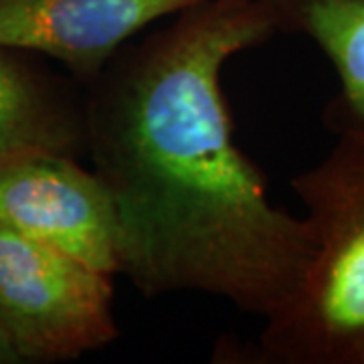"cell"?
I'll use <instances>...</instances> for the list:
<instances>
[{
    "mask_svg": "<svg viewBox=\"0 0 364 364\" xmlns=\"http://www.w3.org/2000/svg\"><path fill=\"white\" fill-rule=\"evenodd\" d=\"M124 45L83 95L85 154L117 219L119 275L146 298L196 291L267 318L312 231L269 200L235 142L223 67L277 33L265 0H203Z\"/></svg>",
    "mask_w": 364,
    "mask_h": 364,
    "instance_id": "obj_1",
    "label": "cell"
},
{
    "mask_svg": "<svg viewBox=\"0 0 364 364\" xmlns=\"http://www.w3.org/2000/svg\"><path fill=\"white\" fill-rule=\"evenodd\" d=\"M314 251L291 296L265 318L261 354L282 364H364V134L338 132L291 178Z\"/></svg>",
    "mask_w": 364,
    "mask_h": 364,
    "instance_id": "obj_2",
    "label": "cell"
},
{
    "mask_svg": "<svg viewBox=\"0 0 364 364\" xmlns=\"http://www.w3.org/2000/svg\"><path fill=\"white\" fill-rule=\"evenodd\" d=\"M112 275L0 225V334L21 363L71 360L112 344Z\"/></svg>",
    "mask_w": 364,
    "mask_h": 364,
    "instance_id": "obj_3",
    "label": "cell"
},
{
    "mask_svg": "<svg viewBox=\"0 0 364 364\" xmlns=\"http://www.w3.org/2000/svg\"><path fill=\"white\" fill-rule=\"evenodd\" d=\"M0 225L107 275H119L112 198L77 156L37 154L0 170Z\"/></svg>",
    "mask_w": 364,
    "mask_h": 364,
    "instance_id": "obj_4",
    "label": "cell"
},
{
    "mask_svg": "<svg viewBox=\"0 0 364 364\" xmlns=\"http://www.w3.org/2000/svg\"><path fill=\"white\" fill-rule=\"evenodd\" d=\"M203 0H0V47L59 61L87 85L126 43Z\"/></svg>",
    "mask_w": 364,
    "mask_h": 364,
    "instance_id": "obj_5",
    "label": "cell"
},
{
    "mask_svg": "<svg viewBox=\"0 0 364 364\" xmlns=\"http://www.w3.org/2000/svg\"><path fill=\"white\" fill-rule=\"evenodd\" d=\"M41 55L0 47V170L37 154L85 152V107Z\"/></svg>",
    "mask_w": 364,
    "mask_h": 364,
    "instance_id": "obj_6",
    "label": "cell"
},
{
    "mask_svg": "<svg viewBox=\"0 0 364 364\" xmlns=\"http://www.w3.org/2000/svg\"><path fill=\"white\" fill-rule=\"evenodd\" d=\"M277 33L304 35L332 63L340 91L328 102L330 132L364 134V0H265Z\"/></svg>",
    "mask_w": 364,
    "mask_h": 364,
    "instance_id": "obj_7",
    "label": "cell"
},
{
    "mask_svg": "<svg viewBox=\"0 0 364 364\" xmlns=\"http://www.w3.org/2000/svg\"><path fill=\"white\" fill-rule=\"evenodd\" d=\"M21 358L18 354L13 350V346L6 342V338L0 334V364H18Z\"/></svg>",
    "mask_w": 364,
    "mask_h": 364,
    "instance_id": "obj_8",
    "label": "cell"
}]
</instances>
